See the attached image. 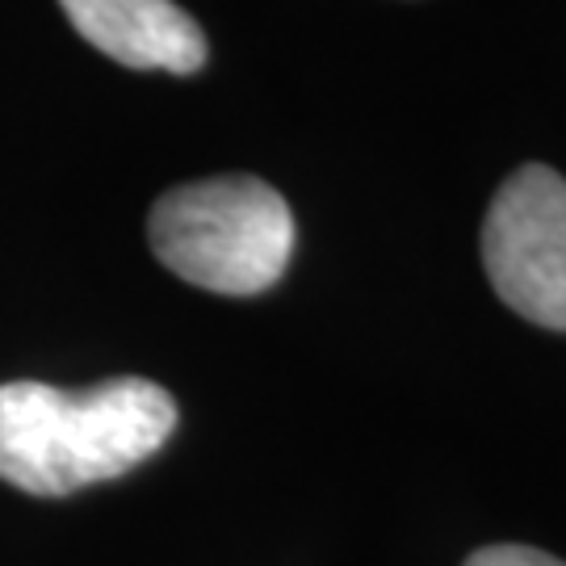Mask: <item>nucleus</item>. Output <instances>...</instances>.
Here are the masks:
<instances>
[{
  "label": "nucleus",
  "instance_id": "nucleus-1",
  "mask_svg": "<svg viewBox=\"0 0 566 566\" xmlns=\"http://www.w3.org/2000/svg\"><path fill=\"white\" fill-rule=\"evenodd\" d=\"M177 428V403L147 378L93 390L0 386V479L25 495H72L147 462Z\"/></svg>",
  "mask_w": 566,
  "mask_h": 566
},
{
  "label": "nucleus",
  "instance_id": "nucleus-2",
  "mask_svg": "<svg viewBox=\"0 0 566 566\" xmlns=\"http://www.w3.org/2000/svg\"><path fill=\"white\" fill-rule=\"evenodd\" d=\"M151 252L189 285L210 294H261L290 264L294 214L256 177H210L168 189L147 219Z\"/></svg>",
  "mask_w": 566,
  "mask_h": 566
},
{
  "label": "nucleus",
  "instance_id": "nucleus-3",
  "mask_svg": "<svg viewBox=\"0 0 566 566\" xmlns=\"http://www.w3.org/2000/svg\"><path fill=\"white\" fill-rule=\"evenodd\" d=\"M495 294L528 324L566 332V181L546 164L512 172L483 223Z\"/></svg>",
  "mask_w": 566,
  "mask_h": 566
},
{
  "label": "nucleus",
  "instance_id": "nucleus-4",
  "mask_svg": "<svg viewBox=\"0 0 566 566\" xmlns=\"http://www.w3.org/2000/svg\"><path fill=\"white\" fill-rule=\"evenodd\" d=\"M76 34L139 72H202V25L172 0H60Z\"/></svg>",
  "mask_w": 566,
  "mask_h": 566
},
{
  "label": "nucleus",
  "instance_id": "nucleus-5",
  "mask_svg": "<svg viewBox=\"0 0 566 566\" xmlns=\"http://www.w3.org/2000/svg\"><path fill=\"white\" fill-rule=\"evenodd\" d=\"M465 566H566V563H558V558H549V554L528 549V546H491V549L470 554Z\"/></svg>",
  "mask_w": 566,
  "mask_h": 566
}]
</instances>
